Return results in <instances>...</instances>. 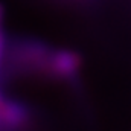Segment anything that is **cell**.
Listing matches in <instances>:
<instances>
[{
  "mask_svg": "<svg viewBox=\"0 0 131 131\" xmlns=\"http://www.w3.org/2000/svg\"><path fill=\"white\" fill-rule=\"evenodd\" d=\"M82 66L78 52L70 49H52L44 75L58 81H73Z\"/></svg>",
  "mask_w": 131,
  "mask_h": 131,
  "instance_id": "6da1fadb",
  "label": "cell"
},
{
  "mask_svg": "<svg viewBox=\"0 0 131 131\" xmlns=\"http://www.w3.org/2000/svg\"><path fill=\"white\" fill-rule=\"evenodd\" d=\"M5 55H6V38H5V32L0 26V67L5 61Z\"/></svg>",
  "mask_w": 131,
  "mask_h": 131,
  "instance_id": "7a4b0ae2",
  "label": "cell"
},
{
  "mask_svg": "<svg viewBox=\"0 0 131 131\" xmlns=\"http://www.w3.org/2000/svg\"><path fill=\"white\" fill-rule=\"evenodd\" d=\"M3 17H5V9H3V6L0 5V26H2V21H3Z\"/></svg>",
  "mask_w": 131,
  "mask_h": 131,
  "instance_id": "3957f363",
  "label": "cell"
}]
</instances>
